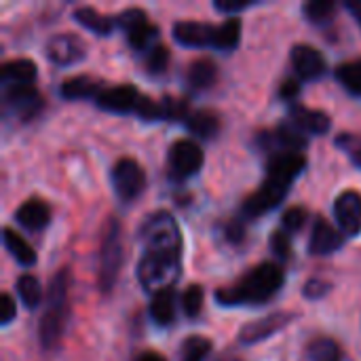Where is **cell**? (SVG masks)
I'll return each instance as SVG.
<instances>
[{
  "instance_id": "74e56055",
  "label": "cell",
  "mask_w": 361,
  "mask_h": 361,
  "mask_svg": "<svg viewBox=\"0 0 361 361\" xmlns=\"http://www.w3.org/2000/svg\"><path fill=\"white\" fill-rule=\"evenodd\" d=\"M137 116L144 118V121H165V108H163V102H154L146 95L140 97V104H137Z\"/></svg>"
},
{
  "instance_id": "60d3db41",
  "label": "cell",
  "mask_w": 361,
  "mask_h": 361,
  "mask_svg": "<svg viewBox=\"0 0 361 361\" xmlns=\"http://www.w3.org/2000/svg\"><path fill=\"white\" fill-rule=\"evenodd\" d=\"M252 6H254V2H250V0H218V2H214V8H216V11L226 13V15H231V17H235V15H239L241 11L252 8Z\"/></svg>"
},
{
  "instance_id": "bcb514c9",
  "label": "cell",
  "mask_w": 361,
  "mask_h": 361,
  "mask_svg": "<svg viewBox=\"0 0 361 361\" xmlns=\"http://www.w3.org/2000/svg\"><path fill=\"white\" fill-rule=\"evenodd\" d=\"M345 6L351 11V15L355 17V21L360 23V27H361V0H347V2H345Z\"/></svg>"
},
{
  "instance_id": "d6986e66",
  "label": "cell",
  "mask_w": 361,
  "mask_h": 361,
  "mask_svg": "<svg viewBox=\"0 0 361 361\" xmlns=\"http://www.w3.org/2000/svg\"><path fill=\"white\" fill-rule=\"evenodd\" d=\"M15 220L27 231H42L51 222V209L40 199H27L15 212Z\"/></svg>"
},
{
  "instance_id": "ba28073f",
  "label": "cell",
  "mask_w": 361,
  "mask_h": 361,
  "mask_svg": "<svg viewBox=\"0 0 361 361\" xmlns=\"http://www.w3.org/2000/svg\"><path fill=\"white\" fill-rule=\"evenodd\" d=\"M85 55H87L85 40L80 36L72 34V32L55 34L47 42V57L55 66H72V63H78L80 59H85Z\"/></svg>"
},
{
  "instance_id": "f35d334b",
  "label": "cell",
  "mask_w": 361,
  "mask_h": 361,
  "mask_svg": "<svg viewBox=\"0 0 361 361\" xmlns=\"http://www.w3.org/2000/svg\"><path fill=\"white\" fill-rule=\"evenodd\" d=\"M305 220H307V209H302L300 205L290 207L281 218V231L292 235V233H296V231H300L305 226Z\"/></svg>"
},
{
  "instance_id": "3957f363",
  "label": "cell",
  "mask_w": 361,
  "mask_h": 361,
  "mask_svg": "<svg viewBox=\"0 0 361 361\" xmlns=\"http://www.w3.org/2000/svg\"><path fill=\"white\" fill-rule=\"evenodd\" d=\"M68 296H70V271L61 269L49 283L47 309L38 324V341L44 351H51L61 341L66 317H68Z\"/></svg>"
},
{
  "instance_id": "d6a6232c",
  "label": "cell",
  "mask_w": 361,
  "mask_h": 361,
  "mask_svg": "<svg viewBox=\"0 0 361 361\" xmlns=\"http://www.w3.org/2000/svg\"><path fill=\"white\" fill-rule=\"evenodd\" d=\"M334 11H336V4H334L332 0H309V2L302 6L305 17H307L311 23H317V25L330 21L332 15H334Z\"/></svg>"
},
{
  "instance_id": "f546056e",
  "label": "cell",
  "mask_w": 361,
  "mask_h": 361,
  "mask_svg": "<svg viewBox=\"0 0 361 361\" xmlns=\"http://www.w3.org/2000/svg\"><path fill=\"white\" fill-rule=\"evenodd\" d=\"M17 294L21 298V302L25 305V309H36L42 300V288H40V281L34 277V275H21L17 279Z\"/></svg>"
},
{
  "instance_id": "603a6c76",
  "label": "cell",
  "mask_w": 361,
  "mask_h": 361,
  "mask_svg": "<svg viewBox=\"0 0 361 361\" xmlns=\"http://www.w3.org/2000/svg\"><path fill=\"white\" fill-rule=\"evenodd\" d=\"M150 317L154 319L157 326H163V328L173 324V319H176V290L173 288L152 294Z\"/></svg>"
},
{
  "instance_id": "8992f818",
  "label": "cell",
  "mask_w": 361,
  "mask_h": 361,
  "mask_svg": "<svg viewBox=\"0 0 361 361\" xmlns=\"http://www.w3.org/2000/svg\"><path fill=\"white\" fill-rule=\"evenodd\" d=\"M205 163L201 146L192 140H176L169 148V171L178 180L192 178Z\"/></svg>"
},
{
  "instance_id": "ac0fdd59",
  "label": "cell",
  "mask_w": 361,
  "mask_h": 361,
  "mask_svg": "<svg viewBox=\"0 0 361 361\" xmlns=\"http://www.w3.org/2000/svg\"><path fill=\"white\" fill-rule=\"evenodd\" d=\"M260 142L271 148L277 146V152H302L307 148V137L302 131H298L292 123L290 125H279L273 133H262Z\"/></svg>"
},
{
  "instance_id": "4dcf8cb0",
  "label": "cell",
  "mask_w": 361,
  "mask_h": 361,
  "mask_svg": "<svg viewBox=\"0 0 361 361\" xmlns=\"http://www.w3.org/2000/svg\"><path fill=\"white\" fill-rule=\"evenodd\" d=\"M336 78L351 93L361 97V59L345 61L336 68Z\"/></svg>"
},
{
  "instance_id": "ab89813d",
  "label": "cell",
  "mask_w": 361,
  "mask_h": 361,
  "mask_svg": "<svg viewBox=\"0 0 361 361\" xmlns=\"http://www.w3.org/2000/svg\"><path fill=\"white\" fill-rule=\"evenodd\" d=\"M271 250L279 260L292 258V237L286 231H275L271 237Z\"/></svg>"
},
{
  "instance_id": "8fae6325",
  "label": "cell",
  "mask_w": 361,
  "mask_h": 361,
  "mask_svg": "<svg viewBox=\"0 0 361 361\" xmlns=\"http://www.w3.org/2000/svg\"><path fill=\"white\" fill-rule=\"evenodd\" d=\"M140 93L131 85H116V87H104L102 93L97 95L95 104L97 108L112 112V114H129L137 110L140 104Z\"/></svg>"
},
{
  "instance_id": "4316f807",
  "label": "cell",
  "mask_w": 361,
  "mask_h": 361,
  "mask_svg": "<svg viewBox=\"0 0 361 361\" xmlns=\"http://www.w3.org/2000/svg\"><path fill=\"white\" fill-rule=\"evenodd\" d=\"M241 42V19L239 17H228L222 25L216 27L214 34V44L220 51H233Z\"/></svg>"
},
{
  "instance_id": "ee69618b",
  "label": "cell",
  "mask_w": 361,
  "mask_h": 361,
  "mask_svg": "<svg viewBox=\"0 0 361 361\" xmlns=\"http://www.w3.org/2000/svg\"><path fill=\"white\" fill-rule=\"evenodd\" d=\"M298 93H300V80H296V78H286L281 82V87H279V97L286 99V102L296 99Z\"/></svg>"
},
{
  "instance_id": "ffe728a7",
  "label": "cell",
  "mask_w": 361,
  "mask_h": 361,
  "mask_svg": "<svg viewBox=\"0 0 361 361\" xmlns=\"http://www.w3.org/2000/svg\"><path fill=\"white\" fill-rule=\"evenodd\" d=\"M36 76H38V66L27 57L11 59L2 63V70H0V78L4 87L6 85H34Z\"/></svg>"
},
{
  "instance_id": "7dc6e473",
  "label": "cell",
  "mask_w": 361,
  "mask_h": 361,
  "mask_svg": "<svg viewBox=\"0 0 361 361\" xmlns=\"http://www.w3.org/2000/svg\"><path fill=\"white\" fill-rule=\"evenodd\" d=\"M135 361H167L161 353H157V351H144V353H140Z\"/></svg>"
},
{
  "instance_id": "9c48e42d",
  "label": "cell",
  "mask_w": 361,
  "mask_h": 361,
  "mask_svg": "<svg viewBox=\"0 0 361 361\" xmlns=\"http://www.w3.org/2000/svg\"><path fill=\"white\" fill-rule=\"evenodd\" d=\"M288 192H290V186L279 184V182L267 178L264 184H262L252 197L245 199V203H243V214H245L247 218H260V216L269 214L271 209H275V207L286 199Z\"/></svg>"
},
{
  "instance_id": "1f68e13d",
  "label": "cell",
  "mask_w": 361,
  "mask_h": 361,
  "mask_svg": "<svg viewBox=\"0 0 361 361\" xmlns=\"http://www.w3.org/2000/svg\"><path fill=\"white\" fill-rule=\"evenodd\" d=\"M212 353V341L205 336H190L182 345L180 361H205Z\"/></svg>"
},
{
  "instance_id": "5bb4252c",
  "label": "cell",
  "mask_w": 361,
  "mask_h": 361,
  "mask_svg": "<svg viewBox=\"0 0 361 361\" xmlns=\"http://www.w3.org/2000/svg\"><path fill=\"white\" fill-rule=\"evenodd\" d=\"M292 66L300 80H317L326 74V57L313 44H296L292 49Z\"/></svg>"
},
{
  "instance_id": "30bf717a",
  "label": "cell",
  "mask_w": 361,
  "mask_h": 361,
  "mask_svg": "<svg viewBox=\"0 0 361 361\" xmlns=\"http://www.w3.org/2000/svg\"><path fill=\"white\" fill-rule=\"evenodd\" d=\"M4 106L11 108L19 118L30 121L42 108V95L34 85H6L4 87Z\"/></svg>"
},
{
  "instance_id": "2e32d148",
  "label": "cell",
  "mask_w": 361,
  "mask_h": 361,
  "mask_svg": "<svg viewBox=\"0 0 361 361\" xmlns=\"http://www.w3.org/2000/svg\"><path fill=\"white\" fill-rule=\"evenodd\" d=\"M345 243V237L341 231H336L328 220L317 218L311 231V239H309V252L313 256H330L334 252H338Z\"/></svg>"
},
{
  "instance_id": "8d00e7d4",
  "label": "cell",
  "mask_w": 361,
  "mask_h": 361,
  "mask_svg": "<svg viewBox=\"0 0 361 361\" xmlns=\"http://www.w3.org/2000/svg\"><path fill=\"white\" fill-rule=\"evenodd\" d=\"M146 21H148L146 13H144L142 8H135V6L125 8V11H121L118 15H114L116 27H121V30H125V32H131L133 27H137V25H142V23H146Z\"/></svg>"
},
{
  "instance_id": "b9f144b4",
  "label": "cell",
  "mask_w": 361,
  "mask_h": 361,
  "mask_svg": "<svg viewBox=\"0 0 361 361\" xmlns=\"http://www.w3.org/2000/svg\"><path fill=\"white\" fill-rule=\"evenodd\" d=\"M332 290V286L328 281H322V279H309L302 288V294L309 298V300H319L324 298L328 292Z\"/></svg>"
},
{
  "instance_id": "7a4b0ae2",
  "label": "cell",
  "mask_w": 361,
  "mask_h": 361,
  "mask_svg": "<svg viewBox=\"0 0 361 361\" xmlns=\"http://www.w3.org/2000/svg\"><path fill=\"white\" fill-rule=\"evenodd\" d=\"M286 281V273L275 262H262L250 269L235 286L220 288L216 300L222 307H241V305H264L269 302Z\"/></svg>"
},
{
  "instance_id": "52a82bcc",
  "label": "cell",
  "mask_w": 361,
  "mask_h": 361,
  "mask_svg": "<svg viewBox=\"0 0 361 361\" xmlns=\"http://www.w3.org/2000/svg\"><path fill=\"white\" fill-rule=\"evenodd\" d=\"M294 319L292 313H286V311H277V313H271L262 319H256V322H250L245 324L241 330H239V345L243 347H252V345H258V343H264L269 341L271 336H275L277 332H281L286 326H290Z\"/></svg>"
},
{
  "instance_id": "836d02e7",
  "label": "cell",
  "mask_w": 361,
  "mask_h": 361,
  "mask_svg": "<svg viewBox=\"0 0 361 361\" xmlns=\"http://www.w3.org/2000/svg\"><path fill=\"white\" fill-rule=\"evenodd\" d=\"M203 298H205V292H203L201 286L192 283V286L186 288V292L182 294V309H184L186 317H192V319H195V317L201 313V309H203Z\"/></svg>"
},
{
  "instance_id": "6da1fadb",
  "label": "cell",
  "mask_w": 361,
  "mask_h": 361,
  "mask_svg": "<svg viewBox=\"0 0 361 361\" xmlns=\"http://www.w3.org/2000/svg\"><path fill=\"white\" fill-rule=\"evenodd\" d=\"M144 254L137 262V279L146 292L173 288L182 269V235L171 214L157 212L142 226Z\"/></svg>"
},
{
  "instance_id": "4fadbf2b",
  "label": "cell",
  "mask_w": 361,
  "mask_h": 361,
  "mask_svg": "<svg viewBox=\"0 0 361 361\" xmlns=\"http://www.w3.org/2000/svg\"><path fill=\"white\" fill-rule=\"evenodd\" d=\"M334 216L343 233L357 237L361 233V195L357 190H343L334 201Z\"/></svg>"
},
{
  "instance_id": "7c38bea8",
  "label": "cell",
  "mask_w": 361,
  "mask_h": 361,
  "mask_svg": "<svg viewBox=\"0 0 361 361\" xmlns=\"http://www.w3.org/2000/svg\"><path fill=\"white\" fill-rule=\"evenodd\" d=\"M305 167L307 159L300 152H273L267 163V178L292 186V182L305 171Z\"/></svg>"
},
{
  "instance_id": "7402d4cb",
  "label": "cell",
  "mask_w": 361,
  "mask_h": 361,
  "mask_svg": "<svg viewBox=\"0 0 361 361\" xmlns=\"http://www.w3.org/2000/svg\"><path fill=\"white\" fill-rule=\"evenodd\" d=\"M72 17L76 23H80L85 30L93 32L95 36H110L112 30L116 27L114 17H106L99 11H95L93 6H78V8H74Z\"/></svg>"
},
{
  "instance_id": "44dd1931",
  "label": "cell",
  "mask_w": 361,
  "mask_h": 361,
  "mask_svg": "<svg viewBox=\"0 0 361 361\" xmlns=\"http://www.w3.org/2000/svg\"><path fill=\"white\" fill-rule=\"evenodd\" d=\"M102 89H104V85L99 80L91 78V76H72V78H68V80L61 82L59 95L63 99H70V102H74V99H87V97L97 99V95L102 93Z\"/></svg>"
},
{
  "instance_id": "484cf974",
  "label": "cell",
  "mask_w": 361,
  "mask_h": 361,
  "mask_svg": "<svg viewBox=\"0 0 361 361\" xmlns=\"http://www.w3.org/2000/svg\"><path fill=\"white\" fill-rule=\"evenodd\" d=\"M218 78V68L212 59H197L188 68V82L195 91L209 89Z\"/></svg>"
},
{
  "instance_id": "277c9868",
  "label": "cell",
  "mask_w": 361,
  "mask_h": 361,
  "mask_svg": "<svg viewBox=\"0 0 361 361\" xmlns=\"http://www.w3.org/2000/svg\"><path fill=\"white\" fill-rule=\"evenodd\" d=\"M123 235L116 218H110L102 231V247H99V267H97V286L104 294H110L121 269H123Z\"/></svg>"
},
{
  "instance_id": "d4e9b609",
  "label": "cell",
  "mask_w": 361,
  "mask_h": 361,
  "mask_svg": "<svg viewBox=\"0 0 361 361\" xmlns=\"http://www.w3.org/2000/svg\"><path fill=\"white\" fill-rule=\"evenodd\" d=\"M2 243H4V247L8 250V254L21 264V267H34L36 264V252H34V247L21 237V235H17L13 228H4L2 231Z\"/></svg>"
},
{
  "instance_id": "d590c367",
  "label": "cell",
  "mask_w": 361,
  "mask_h": 361,
  "mask_svg": "<svg viewBox=\"0 0 361 361\" xmlns=\"http://www.w3.org/2000/svg\"><path fill=\"white\" fill-rule=\"evenodd\" d=\"M144 63H146V70H148L150 74H161V72H165V68H167V63H169V51H167V47H163V44L157 42V44L146 53Z\"/></svg>"
},
{
  "instance_id": "7bdbcfd3",
  "label": "cell",
  "mask_w": 361,
  "mask_h": 361,
  "mask_svg": "<svg viewBox=\"0 0 361 361\" xmlns=\"http://www.w3.org/2000/svg\"><path fill=\"white\" fill-rule=\"evenodd\" d=\"M15 315H17V305H15L13 296L4 292L0 296V324L2 326H8L15 319Z\"/></svg>"
},
{
  "instance_id": "cb8c5ba5",
  "label": "cell",
  "mask_w": 361,
  "mask_h": 361,
  "mask_svg": "<svg viewBox=\"0 0 361 361\" xmlns=\"http://www.w3.org/2000/svg\"><path fill=\"white\" fill-rule=\"evenodd\" d=\"M186 127L192 135L201 140H212L220 131V116L214 110H195L190 112Z\"/></svg>"
},
{
  "instance_id": "e575fe53",
  "label": "cell",
  "mask_w": 361,
  "mask_h": 361,
  "mask_svg": "<svg viewBox=\"0 0 361 361\" xmlns=\"http://www.w3.org/2000/svg\"><path fill=\"white\" fill-rule=\"evenodd\" d=\"M349 159L355 167L361 169V135H355V133H341L334 142Z\"/></svg>"
},
{
  "instance_id": "f1b7e54d",
  "label": "cell",
  "mask_w": 361,
  "mask_h": 361,
  "mask_svg": "<svg viewBox=\"0 0 361 361\" xmlns=\"http://www.w3.org/2000/svg\"><path fill=\"white\" fill-rule=\"evenodd\" d=\"M157 34H159V27L152 25L150 21L133 27L131 32H127V42L133 51H144L148 53L152 47H154V40H157Z\"/></svg>"
},
{
  "instance_id": "e0dca14e",
  "label": "cell",
  "mask_w": 361,
  "mask_h": 361,
  "mask_svg": "<svg viewBox=\"0 0 361 361\" xmlns=\"http://www.w3.org/2000/svg\"><path fill=\"white\" fill-rule=\"evenodd\" d=\"M290 123L302 131V133H313V135H324L330 131L332 121L324 110H313L307 106H294L290 112Z\"/></svg>"
},
{
  "instance_id": "83f0119b",
  "label": "cell",
  "mask_w": 361,
  "mask_h": 361,
  "mask_svg": "<svg viewBox=\"0 0 361 361\" xmlns=\"http://www.w3.org/2000/svg\"><path fill=\"white\" fill-rule=\"evenodd\" d=\"M307 360L309 361H343V349L334 338L319 336L309 343L307 347Z\"/></svg>"
},
{
  "instance_id": "5b68a950",
  "label": "cell",
  "mask_w": 361,
  "mask_h": 361,
  "mask_svg": "<svg viewBox=\"0 0 361 361\" xmlns=\"http://www.w3.org/2000/svg\"><path fill=\"white\" fill-rule=\"evenodd\" d=\"M112 186L121 201L129 203L137 199L146 188V173L135 159H118L112 167Z\"/></svg>"
},
{
  "instance_id": "9a60e30c",
  "label": "cell",
  "mask_w": 361,
  "mask_h": 361,
  "mask_svg": "<svg viewBox=\"0 0 361 361\" xmlns=\"http://www.w3.org/2000/svg\"><path fill=\"white\" fill-rule=\"evenodd\" d=\"M171 34L178 44L190 47V49H201V47L214 44L216 25L205 23V21H176Z\"/></svg>"
},
{
  "instance_id": "f6af8a7d",
  "label": "cell",
  "mask_w": 361,
  "mask_h": 361,
  "mask_svg": "<svg viewBox=\"0 0 361 361\" xmlns=\"http://www.w3.org/2000/svg\"><path fill=\"white\" fill-rule=\"evenodd\" d=\"M224 237L231 241V243H241L245 239V228L239 220H231L226 226H224Z\"/></svg>"
}]
</instances>
